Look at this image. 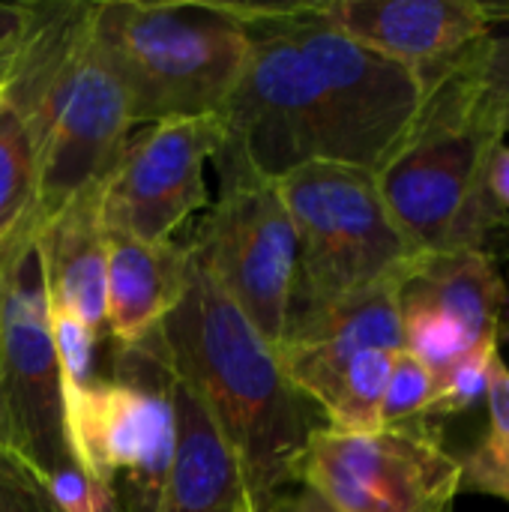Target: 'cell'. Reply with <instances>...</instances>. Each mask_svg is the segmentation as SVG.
I'll use <instances>...</instances> for the list:
<instances>
[{
    "instance_id": "cell-21",
    "label": "cell",
    "mask_w": 509,
    "mask_h": 512,
    "mask_svg": "<svg viewBox=\"0 0 509 512\" xmlns=\"http://www.w3.org/2000/svg\"><path fill=\"white\" fill-rule=\"evenodd\" d=\"M498 342L501 339H489L480 342L477 348H471L462 360H456L441 378H438V390L435 399L429 405V417H450V414H462L480 402H486L489 387H492V366L498 360Z\"/></svg>"
},
{
    "instance_id": "cell-4",
    "label": "cell",
    "mask_w": 509,
    "mask_h": 512,
    "mask_svg": "<svg viewBox=\"0 0 509 512\" xmlns=\"http://www.w3.org/2000/svg\"><path fill=\"white\" fill-rule=\"evenodd\" d=\"M471 54L423 93L408 138L375 183L423 255L486 252L498 261V252H509V216L489 192V162L507 135L474 78Z\"/></svg>"
},
{
    "instance_id": "cell-7",
    "label": "cell",
    "mask_w": 509,
    "mask_h": 512,
    "mask_svg": "<svg viewBox=\"0 0 509 512\" xmlns=\"http://www.w3.org/2000/svg\"><path fill=\"white\" fill-rule=\"evenodd\" d=\"M174 375L156 336L114 351L108 378L63 402L75 462L108 495L111 512H156L177 456Z\"/></svg>"
},
{
    "instance_id": "cell-19",
    "label": "cell",
    "mask_w": 509,
    "mask_h": 512,
    "mask_svg": "<svg viewBox=\"0 0 509 512\" xmlns=\"http://www.w3.org/2000/svg\"><path fill=\"white\" fill-rule=\"evenodd\" d=\"M36 150L24 123L0 102V249L33 225Z\"/></svg>"
},
{
    "instance_id": "cell-10",
    "label": "cell",
    "mask_w": 509,
    "mask_h": 512,
    "mask_svg": "<svg viewBox=\"0 0 509 512\" xmlns=\"http://www.w3.org/2000/svg\"><path fill=\"white\" fill-rule=\"evenodd\" d=\"M297 483L339 512H453L462 468L429 420L366 435L318 426L300 459Z\"/></svg>"
},
{
    "instance_id": "cell-30",
    "label": "cell",
    "mask_w": 509,
    "mask_h": 512,
    "mask_svg": "<svg viewBox=\"0 0 509 512\" xmlns=\"http://www.w3.org/2000/svg\"><path fill=\"white\" fill-rule=\"evenodd\" d=\"M498 126H501V132H504V135H509V105L498 108Z\"/></svg>"
},
{
    "instance_id": "cell-33",
    "label": "cell",
    "mask_w": 509,
    "mask_h": 512,
    "mask_svg": "<svg viewBox=\"0 0 509 512\" xmlns=\"http://www.w3.org/2000/svg\"><path fill=\"white\" fill-rule=\"evenodd\" d=\"M3 252H6V246H3V249H0V261H3Z\"/></svg>"
},
{
    "instance_id": "cell-29",
    "label": "cell",
    "mask_w": 509,
    "mask_h": 512,
    "mask_svg": "<svg viewBox=\"0 0 509 512\" xmlns=\"http://www.w3.org/2000/svg\"><path fill=\"white\" fill-rule=\"evenodd\" d=\"M270 501H273V498H270ZM270 501H267V498H255V495L243 492V495L237 498V504H234V510L231 512H270Z\"/></svg>"
},
{
    "instance_id": "cell-25",
    "label": "cell",
    "mask_w": 509,
    "mask_h": 512,
    "mask_svg": "<svg viewBox=\"0 0 509 512\" xmlns=\"http://www.w3.org/2000/svg\"><path fill=\"white\" fill-rule=\"evenodd\" d=\"M270 512H339L327 498H321L315 489L297 483V489H285L270 501Z\"/></svg>"
},
{
    "instance_id": "cell-3",
    "label": "cell",
    "mask_w": 509,
    "mask_h": 512,
    "mask_svg": "<svg viewBox=\"0 0 509 512\" xmlns=\"http://www.w3.org/2000/svg\"><path fill=\"white\" fill-rule=\"evenodd\" d=\"M165 366L228 444L243 492L276 498L297 483L321 411L291 384L276 348L195 264L183 300L156 333Z\"/></svg>"
},
{
    "instance_id": "cell-14",
    "label": "cell",
    "mask_w": 509,
    "mask_h": 512,
    "mask_svg": "<svg viewBox=\"0 0 509 512\" xmlns=\"http://www.w3.org/2000/svg\"><path fill=\"white\" fill-rule=\"evenodd\" d=\"M192 252L174 240L108 237L105 330L114 348L150 342L189 288Z\"/></svg>"
},
{
    "instance_id": "cell-18",
    "label": "cell",
    "mask_w": 509,
    "mask_h": 512,
    "mask_svg": "<svg viewBox=\"0 0 509 512\" xmlns=\"http://www.w3.org/2000/svg\"><path fill=\"white\" fill-rule=\"evenodd\" d=\"M486 429L477 444L459 459V492L489 495L509 504V366L498 354L492 366V387L486 396Z\"/></svg>"
},
{
    "instance_id": "cell-13",
    "label": "cell",
    "mask_w": 509,
    "mask_h": 512,
    "mask_svg": "<svg viewBox=\"0 0 509 512\" xmlns=\"http://www.w3.org/2000/svg\"><path fill=\"white\" fill-rule=\"evenodd\" d=\"M399 297L402 288L372 291L324 312L321 318L288 327L285 339L276 345L279 363L291 384L321 414L360 354L372 348L405 351Z\"/></svg>"
},
{
    "instance_id": "cell-27",
    "label": "cell",
    "mask_w": 509,
    "mask_h": 512,
    "mask_svg": "<svg viewBox=\"0 0 509 512\" xmlns=\"http://www.w3.org/2000/svg\"><path fill=\"white\" fill-rule=\"evenodd\" d=\"M27 3H0V48L21 30Z\"/></svg>"
},
{
    "instance_id": "cell-32",
    "label": "cell",
    "mask_w": 509,
    "mask_h": 512,
    "mask_svg": "<svg viewBox=\"0 0 509 512\" xmlns=\"http://www.w3.org/2000/svg\"><path fill=\"white\" fill-rule=\"evenodd\" d=\"M0 102H3V84H0Z\"/></svg>"
},
{
    "instance_id": "cell-8",
    "label": "cell",
    "mask_w": 509,
    "mask_h": 512,
    "mask_svg": "<svg viewBox=\"0 0 509 512\" xmlns=\"http://www.w3.org/2000/svg\"><path fill=\"white\" fill-rule=\"evenodd\" d=\"M219 201L186 243L195 264L276 348L288 330L297 282V231L276 180L237 150L216 153Z\"/></svg>"
},
{
    "instance_id": "cell-23",
    "label": "cell",
    "mask_w": 509,
    "mask_h": 512,
    "mask_svg": "<svg viewBox=\"0 0 509 512\" xmlns=\"http://www.w3.org/2000/svg\"><path fill=\"white\" fill-rule=\"evenodd\" d=\"M495 30L474 48L471 66L483 96L495 105H509V3H492Z\"/></svg>"
},
{
    "instance_id": "cell-20",
    "label": "cell",
    "mask_w": 509,
    "mask_h": 512,
    "mask_svg": "<svg viewBox=\"0 0 509 512\" xmlns=\"http://www.w3.org/2000/svg\"><path fill=\"white\" fill-rule=\"evenodd\" d=\"M402 339L405 351L417 357L426 369H432L435 378H441L456 360L477 348L453 318L417 303H402Z\"/></svg>"
},
{
    "instance_id": "cell-2",
    "label": "cell",
    "mask_w": 509,
    "mask_h": 512,
    "mask_svg": "<svg viewBox=\"0 0 509 512\" xmlns=\"http://www.w3.org/2000/svg\"><path fill=\"white\" fill-rule=\"evenodd\" d=\"M93 9L96 0L27 3L21 30L0 48L3 105L36 150V231L111 174L132 132Z\"/></svg>"
},
{
    "instance_id": "cell-15",
    "label": "cell",
    "mask_w": 509,
    "mask_h": 512,
    "mask_svg": "<svg viewBox=\"0 0 509 512\" xmlns=\"http://www.w3.org/2000/svg\"><path fill=\"white\" fill-rule=\"evenodd\" d=\"M48 303L78 318L90 333H105L108 234L99 222V186L66 204L39 234Z\"/></svg>"
},
{
    "instance_id": "cell-11",
    "label": "cell",
    "mask_w": 509,
    "mask_h": 512,
    "mask_svg": "<svg viewBox=\"0 0 509 512\" xmlns=\"http://www.w3.org/2000/svg\"><path fill=\"white\" fill-rule=\"evenodd\" d=\"M225 141L222 117H189L147 126L126 141L117 165L99 183V222L108 237L165 243L207 207L204 165Z\"/></svg>"
},
{
    "instance_id": "cell-6",
    "label": "cell",
    "mask_w": 509,
    "mask_h": 512,
    "mask_svg": "<svg viewBox=\"0 0 509 512\" xmlns=\"http://www.w3.org/2000/svg\"><path fill=\"white\" fill-rule=\"evenodd\" d=\"M276 186L297 231L288 327L372 291L405 288L420 270L426 255L393 222L372 171L312 162Z\"/></svg>"
},
{
    "instance_id": "cell-9",
    "label": "cell",
    "mask_w": 509,
    "mask_h": 512,
    "mask_svg": "<svg viewBox=\"0 0 509 512\" xmlns=\"http://www.w3.org/2000/svg\"><path fill=\"white\" fill-rule=\"evenodd\" d=\"M36 228L18 234L0 261L3 396L15 456L42 480L78 465L69 444L60 363Z\"/></svg>"
},
{
    "instance_id": "cell-31",
    "label": "cell",
    "mask_w": 509,
    "mask_h": 512,
    "mask_svg": "<svg viewBox=\"0 0 509 512\" xmlns=\"http://www.w3.org/2000/svg\"><path fill=\"white\" fill-rule=\"evenodd\" d=\"M501 330L509 333V312H504V318H501Z\"/></svg>"
},
{
    "instance_id": "cell-22",
    "label": "cell",
    "mask_w": 509,
    "mask_h": 512,
    "mask_svg": "<svg viewBox=\"0 0 509 512\" xmlns=\"http://www.w3.org/2000/svg\"><path fill=\"white\" fill-rule=\"evenodd\" d=\"M438 378L408 351H399L393 360V372L381 402V426H402L414 420H426L429 405L435 399Z\"/></svg>"
},
{
    "instance_id": "cell-28",
    "label": "cell",
    "mask_w": 509,
    "mask_h": 512,
    "mask_svg": "<svg viewBox=\"0 0 509 512\" xmlns=\"http://www.w3.org/2000/svg\"><path fill=\"white\" fill-rule=\"evenodd\" d=\"M0 444L12 450V432H9V414H6V396H3V342H0Z\"/></svg>"
},
{
    "instance_id": "cell-12",
    "label": "cell",
    "mask_w": 509,
    "mask_h": 512,
    "mask_svg": "<svg viewBox=\"0 0 509 512\" xmlns=\"http://www.w3.org/2000/svg\"><path fill=\"white\" fill-rule=\"evenodd\" d=\"M318 6L345 36L405 66L423 93L495 30L492 3L483 0H318Z\"/></svg>"
},
{
    "instance_id": "cell-1",
    "label": "cell",
    "mask_w": 509,
    "mask_h": 512,
    "mask_svg": "<svg viewBox=\"0 0 509 512\" xmlns=\"http://www.w3.org/2000/svg\"><path fill=\"white\" fill-rule=\"evenodd\" d=\"M249 51L222 111L225 147L279 180L312 162L378 174L408 138L423 87L312 3H231Z\"/></svg>"
},
{
    "instance_id": "cell-24",
    "label": "cell",
    "mask_w": 509,
    "mask_h": 512,
    "mask_svg": "<svg viewBox=\"0 0 509 512\" xmlns=\"http://www.w3.org/2000/svg\"><path fill=\"white\" fill-rule=\"evenodd\" d=\"M0 512H57L42 480L0 444Z\"/></svg>"
},
{
    "instance_id": "cell-16",
    "label": "cell",
    "mask_w": 509,
    "mask_h": 512,
    "mask_svg": "<svg viewBox=\"0 0 509 512\" xmlns=\"http://www.w3.org/2000/svg\"><path fill=\"white\" fill-rule=\"evenodd\" d=\"M174 402L177 456L156 512H231L243 495V480L228 444L183 384L174 387Z\"/></svg>"
},
{
    "instance_id": "cell-26",
    "label": "cell",
    "mask_w": 509,
    "mask_h": 512,
    "mask_svg": "<svg viewBox=\"0 0 509 512\" xmlns=\"http://www.w3.org/2000/svg\"><path fill=\"white\" fill-rule=\"evenodd\" d=\"M489 192L495 204L509 216V144H498L489 162Z\"/></svg>"
},
{
    "instance_id": "cell-17",
    "label": "cell",
    "mask_w": 509,
    "mask_h": 512,
    "mask_svg": "<svg viewBox=\"0 0 509 512\" xmlns=\"http://www.w3.org/2000/svg\"><path fill=\"white\" fill-rule=\"evenodd\" d=\"M402 303H417L453 318L468 339L480 345L501 339L507 285L498 273V261L486 252L426 255L402 288Z\"/></svg>"
},
{
    "instance_id": "cell-5",
    "label": "cell",
    "mask_w": 509,
    "mask_h": 512,
    "mask_svg": "<svg viewBox=\"0 0 509 512\" xmlns=\"http://www.w3.org/2000/svg\"><path fill=\"white\" fill-rule=\"evenodd\" d=\"M93 24L126 87L132 126L222 117L249 51L231 3L96 0Z\"/></svg>"
}]
</instances>
